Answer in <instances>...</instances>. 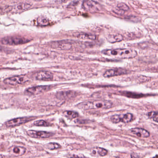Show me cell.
Wrapping results in <instances>:
<instances>
[{
  "label": "cell",
  "mask_w": 158,
  "mask_h": 158,
  "mask_svg": "<svg viewBox=\"0 0 158 158\" xmlns=\"http://www.w3.org/2000/svg\"><path fill=\"white\" fill-rule=\"evenodd\" d=\"M104 55L119 59H130L137 56L136 50L131 49H116L104 50L102 51Z\"/></svg>",
  "instance_id": "6da1fadb"
},
{
  "label": "cell",
  "mask_w": 158,
  "mask_h": 158,
  "mask_svg": "<svg viewBox=\"0 0 158 158\" xmlns=\"http://www.w3.org/2000/svg\"><path fill=\"white\" fill-rule=\"evenodd\" d=\"M112 106V104L109 101H94L83 102L77 105L79 109L83 110L90 109H108Z\"/></svg>",
  "instance_id": "7a4b0ae2"
},
{
  "label": "cell",
  "mask_w": 158,
  "mask_h": 158,
  "mask_svg": "<svg viewBox=\"0 0 158 158\" xmlns=\"http://www.w3.org/2000/svg\"><path fill=\"white\" fill-rule=\"evenodd\" d=\"M30 40L23 37H7L2 39L1 43L8 46L22 45L29 42Z\"/></svg>",
  "instance_id": "3957f363"
},
{
  "label": "cell",
  "mask_w": 158,
  "mask_h": 158,
  "mask_svg": "<svg viewBox=\"0 0 158 158\" xmlns=\"http://www.w3.org/2000/svg\"><path fill=\"white\" fill-rule=\"evenodd\" d=\"M83 8L87 11L96 13L101 10V6L93 0H85L83 3Z\"/></svg>",
  "instance_id": "277c9868"
},
{
  "label": "cell",
  "mask_w": 158,
  "mask_h": 158,
  "mask_svg": "<svg viewBox=\"0 0 158 158\" xmlns=\"http://www.w3.org/2000/svg\"><path fill=\"white\" fill-rule=\"evenodd\" d=\"M28 79L25 76L17 75L5 79L4 83L9 85L16 86L23 84L28 81Z\"/></svg>",
  "instance_id": "5b68a950"
},
{
  "label": "cell",
  "mask_w": 158,
  "mask_h": 158,
  "mask_svg": "<svg viewBox=\"0 0 158 158\" xmlns=\"http://www.w3.org/2000/svg\"><path fill=\"white\" fill-rule=\"evenodd\" d=\"M51 88L50 86H39L30 87L26 89L25 91V94L29 95L39 94L45 92L49 91Z\"/></svg>",
  "instance_id": "8992f818"
},
{
  "label": "cell",
  "mask_w": 158,
  "mask_h": 158,
  "mask_svg": "<svg viewBox=\"0 0 158 158\" xmlns=\"http://www.w3.org/2000/svg\"><path fill=\"white\" fill-rule=\"evenodd\" d=\"M133 119V115L131 113L124 114H116L112 116L111 120L113 123H117L119 122L128 123L131 121Z\"/></svg>",
  "instance_id": "52a82bcc"
},
{
  "label": "cell",
  "mask_w": 158,
  "mask_h": 158,
  "mask_svg": "<svg viewBox=\"0 0 158 158\" xmlns=\"http://www.w3.org/2000/svg\"><path fill=\"white\" fill-rule=\"evenodd\" d=\"M34 117H23L14 118L8 121L5 123L7 127H14L28 122L34 119Z\"/></svg>",
  "instance_id": "ba28073f"
},
{
  "label": "cell",
  "mask_w": 158,
  "mask_h": 158,
  "mask_svg": "<svg viewBox=\"0 0 158 158\" xmlns=\"http://www.w3.org/2000/svg\"><path fill=\"white\" fill-rule=\"evenodd\" d=\"M27 134L30 137L35 138H47L51 137L54 134L48 132L42 131L29 130L27 131Z\"/></svg>",
  "instance_id": "9c48e42d"
},
{
  "label": "cell",
  "mask_w": 158,
  "mask_h": 158,
  "mask_svg": "<svg viewBox=\"0 0 158 158\" xmlns=\"http://www.w3.org/2000/svg\"><path fill=\"white\" fill-rule=\"evenodd\" d=\"M127 73L126 69L121 68H115L109 69L105 72L103 76L105 78H110L115 76L125 75Z\"/></svg>",
  "instance_id": "30bf717a"
},
{
  "label": "cell",
  "mask_w": 158,
  "mask_h": 158,
  "mask_svg": "<svg viewBox=\"0 0 158 158\" xmlns=\"http://www.w3.org/2000/svg\"><path fill=\"white\" fill-rule=\"evenodd\" d=\"M53 74L49 71H43L38 72L35 75L36 80L39 81H51L53 79Z\"/></svg>",
  "instance_id": "8fae6325"
},
{
  "label": "cell",
  "mask_w": 158,
  "mask_h": 158,
  "mask_svg": "<svg viewBox=\"0 0 158 158\" xmlns=\"http://www.w3.org/2000/svg\"><path fill=\"white\" fill-rule=\"evenodd\" d=\"M52 46L54 48L60 50H69L72 48V45L68 42L65 41H59L54 42Z\"/></svg>",
  "instance_id": "7c38bea8"
},
{
  "label": "cell",
  "mask_w": 158,
  "mask_h": 158,
  "mask_svg": "<svg viewBox=\"0 0 158 158\" xmlns=\"http://www.w3.org/2000/svg\"><path fill=\"white\" fill-rule=\"evenodd\" d=\"M131 132L138 137L147 138L150 135L149 133L142 128H135L131 129Z\"/></svg>",
  "instance_id": "4fadbf2b"
},
{
  "label": "cell",
  "mask_w": 158,
  "mask_h": 158,
  "mask_svg": "<svg viewBox=\"0 0 158 158\" xmlns=\"http://www.w3.org/2000/svg\"><path fill=\"white\" fill-rule=\"evenodd\" d=\"M75 37L79 39H82L84 40H95L96 39V36L93 34H88V33L80 32L76 33L75 34Z\"/></svg>",
  "instance_id": "5bb4252c"
},
{
  "label": "cell",
  "mask_w": 158,
  "mask_h": 158,
  "mask_svg": "<svg viewBox=\"0 0 158 158\" xmlns=\"http://www.w3.org/2000/svg\"><path fill=\"white\" fill-rule=\"evenodd\" d=\"M32 6V4L28 3H22L16 5L14 8H13L15 12L24 11L30 8Z\"/></svg>",
  "instance_id": "9a60e30c"
},
{
  "label": "cell",
  "mask_w": 158,
  "mask_h": 158,
  "mask_svg": "<svg viewBox=\"0 0 158 158\" xmlns=\"http://www.w3.org/2000/svg\"><path fill=\"white\" fill-rule=\"evenodd\" d=\"M123 37L120 34H113L108 36L107 40L110 43H114L121 42L123 40Z\"/></svg>",
  "instance_id": "2e32d148"
},
{
  "label": "cell",
  "mask_w": 158,
  "mask_h": 158,
  "mask_svg": "<svg viewBox=\"0 0 158 158\" xmlns=\"http://www.w3.org/2000/svg\"><path fill=\"white\" fill-rule=\"evenodd\" d=\"M64 115L69 118V119H74L76 118L78 116L79 114L76 112H74L71 111H66L63 112Z\"/></svg>",
  "instance_id": "e0dca14e"
},
{
  "label": "cell",
  "mask_w": 158,
  "mask_h": 158,
  "mask_svg": "<svg viewBox=\"0 0 158 158\" xmlns=\"http://www.w3.org/2000/svg\"><path fill=\"white\" fill-rule=\"evenodd\" d=\"M37 23L39 26H47L49 24L50 22L47 18L39 17L37 20Z\"/></svg>",
  "instance_id": "ac0fdd59"
},
{
  "label": "cell",
  "mask_w": 158,
  "mask_h": 158,
  "mask_svg": "<svg viewBox=\"0 0 158 158\" xmlns=\"http://www.w3.org/2000/svg\"><path fill=\"white\" fill-rule=\"evenodd\" d=\"M13 152L15 154L22 155L26 152V149L23 147H15L13 149Z\"/></svg>",
  "instance_id": "d6986e66"
},
{
  "label": "cell",
  "mask_w": 158,
  "mask_h": 158,
  "mask_svg": "<svg viewBox=\"0 0 158 158\" xmlns=\"http://www.w3.org/2000/svg\"><path fill=\"white\" fill-rule=\"evenodd\" d=\"M46 147L49 149L55 150L59 149V148H61V146L58 143H55V142H50V143H48Z\"/></svg>",
  "instance_id": "ffe728a7"
},
{
  "label": "cell",
  "mask_w": 158,
  "mask_h": 158,
  "mask_svg": "<svg viewBox=\"0 0 158 158\" xmlns=\"http://www.w3.org/2000/svg\"><path fill=\"white\" fill-rule=\"evenodd\" d=\"M34 125L37 126H49V124L46 121L43 120H40L36 121L34 122Z\"/></svg>",
  "instance_id": "44dd1931"
},
{
  "label": "cell",
  "mask_w": 158,
  "mask_h": 158,
  "mask_svg": "<svg viewBox=\"0 0 158 158\" xmlns=\"http://www.w3.org/2000/svg\"><path fill=\"white\" fill-rule=\"evenodd\" d=\"M148 116L150 118H152L153 120L158 123V112H150L148 113Z\"/></svg>",
  "instance_id": "7402d4cb"
},
{
  "label": "cell",
  "mask_w": 158,
  "mask_h": 158,
  "mask_svg": "<svg viewBox=\"0 0 158 158\" xmlns=\"http://www.w3.org/2000/svg\"><path fill=\"white\" fill-rule=\"evenodd\" d=\"M117 8L124 11H127L129 10V7L125 3H120L117 5Z\"/></svg>",
  "instance_id": "603a6c76"
},
{
  "label": "cell",
  "mask_w": 158,
  "mask_h": 158,
  "mask_svg": "<svg viewBox=\"0 0 158 158\" xmlns=\"http://www.w3.org/2000/svg\"><path fill=\"white\" fill-rule=\"evenodd\" d=\"M97 153L101 156H105L108 153L107 150L101 148H97Z\"/></svg>",
  "instance_id": "cb8c5ba5"
},
{
  "label": "cell",
  "mask_w": 158,
  "mask_h": 158,
  "mask_svg": "<svg viewBox=\"0 0 158 158\" xmlns=\"http://www.w3.org/2000/svg\"><path fill=\"white\" fill-rule=\"evenodd\" d=\"M113 11L116 13H117V14H123L125 13V11H124L120 9H118L117 8V9H115Z\"/></svg>",
  "instance_id": "d4e9b609"
},
{
  "label": "cell",
  "mask_w": 158,
  "mask_h": 158,
  "mask_svg": "<svg viewBox=\"0 0 158 158\" xmlns=\"http://www.w3.org/2000/svg\"><path fill=\"white\" fill-rule=\"evenodd\" d=\"M71 158H86V157H85V156H84L83 155H82V154H80V155H75V154H74V155H72V156H71Z\"/></svg>",
  "instance_id": "484cf974"
},
{
  "label": "cell",
  "mask_w": 158,
  "mask_h": 158,
  "mask_svg": "<svg viewBox=\"0 0 158 158\" xmlns=\"http://www.w3.org/2000/svg\"><path fill=\"white\" fill-rule=\"evenodd\" d=\"M131 158H139V157L136 153H132L131 154Z\"/></svg>",
  "instance_id": "4316f807"
},
{
  "label": "cell",
  "mask_w": 158,
  "mask_h": 158,
  "mask_svg": "<svg viewBox=\"0 0 158 158\" xmlns=\"http://www.w3.org/2000/svg\"><path fill=\"white\" fill-rule=\"evenodd\" d=\"M0 158H3V156L0 154Z\"/></svg>",
  "instance_id": "83f0119b"
},
{
  "label": "cell",
  "mask_w": 158,
  "mask_h": 158,
  "mask_svg": "<svg viewBox=\"0 0 158 158\" xmlns=\"http://www.w3.org/2000/svg\"></svg>",
  "instance_id": "f1b7e54d"
}]
</instances>
